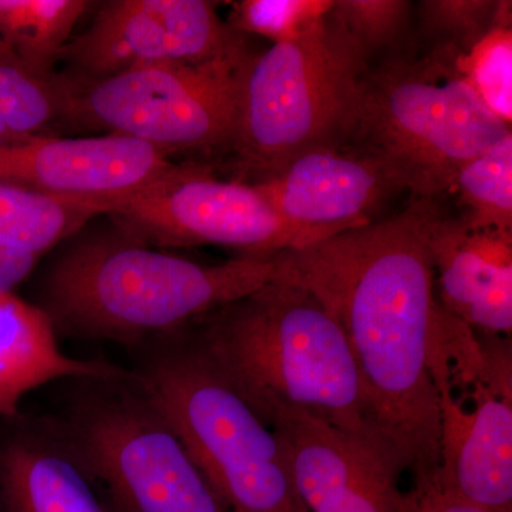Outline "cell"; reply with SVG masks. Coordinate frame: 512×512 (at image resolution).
Listing matches in <instances>:
<instances>
[{
  "instance_id": "8",
  "label": "cell",
  "mask_w": 512,
  "mask_h": 512,
  "mask_svg": "<svg viewBox=\"0 0 512 512\" xmlns=\"http://www.w3.org/2000/svg\"><path fill=\"white\" fill-rule=\"evenodd\" d=\"M511 338L478 335L446 311L431 329L440 414L436 480L488 512H512Z\"/></svg>"
},
{
  "instance_id": "21",
  "label": "cell",
  "mask_w": 512,
  "mask_h": 512,
  "mask_svg": "<svg viewBox=\"0 0 512 512\" xmlns=\"http://www.w3.org/2000/svg\"><path fill=\"white\" fill-rule=\"evenodd\" d=\"M453 190L468 211L464 227L512 238V133L468 161Z\"/></svg>"
},
{
  "instance_id": "27",
  "label": "cell",
  "mask_w": 512,
  "mask_h": 512,
  "mask_svg": "<svg viewBox=\"0 0 512 512\" xmlns=\"http://www.w3.org/2000/svg\"><path fill=\"white\" fill-rule=\"evenodd\" d=\"M37 261L36 256L0 244V296L13 293L32 274Z\"/></svg>"
},
{
  "instance_id": "18",
  "label": "cell",
  "mask_w": 512,
  "mask_h": 512,
  "mask_svg": "<svg viewBox=\"0 0 512 512\" xmlns=\"http://www.w3.org/2000/svg\"><path fill=\"white\" fill-rule=\"evenodd\" d=\"M106 214L104 200L63 197L0 183V244L36 258Z\"/></svg>"
},
{
  "instance_id": "1",
  "label": "cell",
  "mask_w": 512,
  "mask_h": 512,
  "mask_svg": "<svg viewBox=\"0 0 512 512\" xmlns=\"http://www.w3.org/2000/svg\"><path fill=\"white\" fill-rule=\"evenodd\" d=\"M436 200L417 198L380 222L275 255L278 278L301 286L339 323L384 437L413 484L440 470V414L431 377L439 301L431 232Z\"/></svg>"
},
{
  "instance_id": "13",
  "label": "cell",
  "mask_w": 512,
  "mask_h": 512,
  "mask_svg": "<svg viewBox=\"0 0 512 512\" xmlns=\"http://www.w3.org/2000/svg\"><path fill=\"white\" fill-rule=\"evenodd\" d=\"M265 421L285 444L308 512H406L404 471L393 458L298 410Z\"/></svg>"
},
{
  "instance_id": "24",
  "label": "cell",
  "mask_w": 512,
  "mask_h": 512,
  "mask_svg": "<svg viewBox=\"0 0 512 512\" xmlns=\"http://www.w3.org/2000/svg\"><path fill=\"white\" fill-rule=\"evenodd\" d=\"M421 18L431 35L468 52L495 29L497 0H429L420 3Z\"/></svg>"
},
{
  "instance_id": "23",
  "label": "cell",
  "mask_w": 512,
  "mask_h": 512,
  "mask_svg": "<svg viewBox=\"0 0 512 512\" xmlns=\"http://www.w3.org/2000/svg\"><path fill=\"white\" fill-rule=\"evenodd\" d=\"M332 8L333 0H242L232 3L227 23L242 35L282 43L305 35Z\"/></svg>"
},
{
  "instance_id": "22",
  "label": "cell",
  "mask_w": 512,
  "mask_h": 512,
  "mask_svg": "<svg viewBox=\"0 0 512 512\" xmlns=\"http://www.w3.org/2000/svg\"><path fill=\"white\" fill-rule=\"evenodd\" d=\"M458 66L485 107L511 124L512 30H491L468 52L460 53Z\"/></svg>"
},
{
  "instance_id": "3",
  "label": "cell",
  "mask_w": 512,
  "mask_h": 512,
  "mask_svg": "<svg viewBox=\"0 0 512 512\" xmlns=\"http://www.w3.org/2000/svg\"><path fill=\"white\" fill-rule=\"evenodd\" d=\"M194 328L262 419L278 409L298 410L403 468L380 429L345 333L301 286L276 276Z\"/></svg>"
},
{
  "instance_id": "7",
  "label": "cell",
  "mask_w": 512,
  "mask_h": 512,
  "mask_svg": "<svg viewBox=\"0 0 512 512\" xmlns=\"http://www.w3.org/2000/svg\"><path fill=\"white\" fill-rule=\"evenodd\" d=\"M62 382L49 414L110 512H227L130 370Z\"/></svg>"
},
{
  "instance_id": "17",
  "label": "cell",
  "mask_w": 512,
  "mask_h": 512,
  "mask_svg": "<svg viewBox=\"0 0 512 512\" xmlns=\"http://www.w3.org/2000/svg\"><path fill=\"white\" fill-rule=\"evenodd\" d=\"M126 367L103 360L77 359L57 345L46 313L18 298L0 296V417L20 416V402L45 384L77 377L114 376Z\"/></svg>"
},
{
  "instance_id": "26",
  "label": "cell",
  "mask_w": 512,
  "mask_h": 512,
  "mask_svg": "<svg viewBox=\"0 0 512 512\" xmlns=\"http://www.w3.org/2000/svg\"><path fill=\"white\" fill-rule=\"evenodd\" d=\"M406 512H488L461 500L437 483L413 484L406 493Z\"/></svg>"
},
{
  "instance_id": "15",
  "label": "cell",
  "mask_w": 512,
  "mask_h": 512,
  "mask_svg": "<svg viewBox=\"0 0 512 512\" xmlns=\"http://www.w3.org/2000/svg\"><path fill=\"white\" fill-rule=\"evenodd\" d=\"M9 421L0 440V512H110L50 414Z\"/></svg>"
},
{
  "instance_id": "6",
  "label": "cell",
  "mask_w": 512,
  "mask_h": 512,
  "mask_svg": "<svg viewBox=\"0 0 512 512\" xmlns=\"http://www.w3.org/2000/svg\"><path fill=\"white\" fill-rule=\"evenodd\" d=\"M367 55L333 15L289 42L248 56L239 73L229 150L252 184L316 147L346 146Z\"/></svg>"
},
{
  "instance_id": "12",
  "label": "cell",
  "mask_w": 512,
  "mask_h": 512,
  "mask_svg": "<svg viewBox=\"0 0 512 512\" xmlns=\"http://www.w3.org/2000/svg\"><path fill=\"white\" fill-rule=\"evenodd\" d=\"M174 167L163 151L117 134L0 140V183L104 204L153 184Z\"/></svg>"
},
{
  "instance_id": "14",
  "label": "cell",
  "mask_w": 512,
  "mask_h": 512,
  "mask_svg": "<svg viewBox=\"0 0 512 512\" xmlns=\"http://www.w3.org/2000/svg\"><path fill=\"white\" fill-rule=\"evenodd\" d=\"M288 224L312 244L370 224L396 183L375 158L356 147H316L258 183Z\"/></svg>"
},
{
  "instance_id": "11",
  "label": "cell",
  "mask_w": 512,
  "mask_h": 512,
  "mask_svg": "<svg viewBox=\"0 0 512 512\" xmlns=\"http://www.w3.org/2000/svg\"><path fill=\"white\" fill-rule=\"evenodd\" d=\"M251 52L207 0H111L59 56L66 76L100 80L167 63H204Z\"/></svg>"
},
{
  "instance_id": "25",
  "label": "cell",
  "mask_w": 512,
  "mask_h": 512,
  "mask_svg": "<svg viewBox=\"0 0 512 512\" xmlns=\"http://www.w3.org/2000/svg\"><path fill=\"white\" fill-rule=\"evenodd\" d=\"M410 2L404 0H333V15L369 56L402 32Z\"/></svg>"
},
{
  "instance_id": "16",
  "label": "cell",
  "mask_w": 512,
  "mask_h": 512,
  "mask_svg": "<svg viewBox=\"0 0 512 512\" xmlns=\"http://www.w3.org/2000/svg\"><path fill=\"white\" fill-rule=\"evenodd\" d=\"M440 305L478 335L511 338L512 252L443 214L431 232Z\"/></svg>"
},
{
  "instance_id": "10",
  "label": "cell",
  "mask_w": 512,
  "mask_h": 512,
  "mask_svg": "<svg viewBox=\"0 0 512 512\" xmlns=\"http://www.w3.org/2000/svg\"><path fill=\"white\" fill-rule=\"evenodd\" d=\"M107 215L148 247L217 245L269 256L312 244L258 184L220 180L201 164H175L153 184L107 202Z\"/></svg>"
},
{
  "instance_id": "19",
  "label": "cell",
  "mask_w": 512,
  "mask_h": 512,
  "mask_svg": "<svg viewBox=\"0 0 512 512\" xmlns=\"http://www.w3.org/2000/svg\"><path fill=\"white\" fill-rule=\"evenodd\" d=\"M67 110L63 74L35 69L0 39V140L53 134Z\"/></svg>"
},
{
  "instance_id": "2",
  "label": "cell",
  "mask_w": 512,
  "mask_h": 512,
  "mask_svg": "<svg viewBox=\"0 0 512 512\" xmlns=\"http://www.w3.org/2000/svg\"><path fill=\"white\" fill-rule=\"evenodd\" d=\"M278 272L275 255L198 264L116 228L77 239L53 259L35 305L52 322L57 339L131 349L251 295Z\"/></svg>"
},
{
  "instance_id": "5",
  "label": "cell",
  "mask_w": 512,
  "mask_h": 512,
  "mask_svg": "<svg viewBox=\"0 0 512 512\" xmlns=\"http://www.w3.org/2000/svg\"><path fill=\"white\" fill-rule=\"evenodd\" d=\"M460 53L441 45L424 59L367 70L360 84L349 141L417 198L453 190L468 161L511 134L461 72Z\"/></svg>"
},
{
  "instance_id": "20",
  "label": "cell",
  "mask_w": 512,
  "mask_h": 512,
  "mask_svg": "<svg viewBox=\"0 0 512 512\" xmlns=\"http://www.w3.org/2000/svg\"><path fill=\"white\" fill-rule=\"evenodd\" d=\"M90 5L84 0H0V39L35 69L55 72L74 26Z\"/></svg>"
},
{
  "instance_id": "4",
  "label": "cell",
  "mask_w": 512,
  "mask_h": 512,
  "mask_svg": "<svg viewBox=\"0 0 512 512\" xmlns=\"http://www.w3.org/2000/svg\"><path fill=\"white\" fill-rule=\"evenodd\" d=\"M127 350L128 370L225 511L308 512L281 437L239 393L194 323Z\"/></svg>"
},
{
  "instance_id": "9",
  "label": "cell",
  "mask_w": 512,
  "mask_h": 512,
  "mask_svg": "<svg viewBox=\"0 0 512 512\" xmlns=\"http://www.w3.org/2000/svg\"><path fill=\"white\" fill-rule=\"evenodd\" d=\"M244 56L167 63L100 80L66 76V123L136 138L171 156L229 148Z\"/></svg>"
}]
</instances>
